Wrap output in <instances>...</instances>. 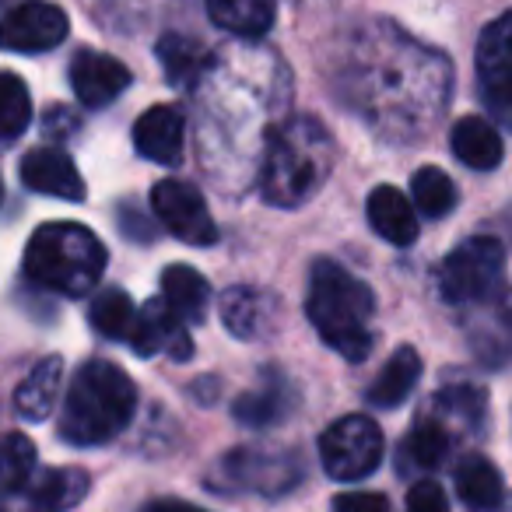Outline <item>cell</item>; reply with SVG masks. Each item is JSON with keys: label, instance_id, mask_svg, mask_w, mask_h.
I'll list each match as a JSON object with an SVG mask.
<instances>
[{"label": "cell", "instance_id": "6da1fadb", "mask_svg": "<svg viewBox=\"0 0 512 512\" xmlns=\"http://www.w3.org/2000/svg\"><path fill=\"white\" fill-rule=\"evenodd\" d=\"M334 169V141L313 116H292L267 134L260 193L271 207H302Z\"/></svg>", "mask_w": 512, "mask_h": 512}, {"label": "cell", "instance_id": "7a4b0ae2", "mask_svg": "<svg viewBox=\"0 0 512 512\" xmlns=\"http://www.w3.org/2000/svg\"><path fill=\"white\" fill-rule=\"evenodd\" d=\"M137 411V386L120 365L92 358L71 379L60 407V439L71 446H102L130 425Z\"/></svg>", "mask_w": 512, "mask_h": 512}, {"label": "cell", "instance_id": "3957f363", "mask_svg": "<svg viewBox=\"0 0 512 512\" xmlns=\"http://www.w3.org/2000/svg\"><path fill=\"white\" fill-rule=\"evenodd\" d=\"M372 313L376 299L365 281L334 260H316L309 271L306 316L327 348L348 362H365L372 351Z\"/></svg>", "mask_w": 512, "mask_h": 512}, {"label": "cell", "instance_id": "277c9868", "mask_svg": "<svg viewBox=\"0 0 512 512\" xmlns=\"http://www.w3.org/2000/svg\"><path fill=\"white\" fill-rule=\"evenodd\" d=\"M106 246L88 225L50 221L32 232L25 246V278L36 288L81 299L106 274Z\"/></svg>", "mask_w": 512, "mask_h": 512}, {"label": "cell", "instance_id": "5b68a950", "mask_svg": "<svg viewBox=\"0 0 512 512\" xmlns=\"http://www.w3.org/2000/svg\"><path fill=\"white\" fill-rule=\"evenodd\" d=\"M505 278V249L495 235H474L463 239L439 271L442 299L453 306L474 309L498 302Z\"/></svg>", "mask_w": 512, "mask_h": 512}, {"label": "cell", "instance_id": "8992f818", "mask_svg": "<svg viewBox=\"0 0 512 512\" xmlns=\"http://www.w3.org/2000/svg\"><path fill=\"white\" fill-rule=\"evenodd\" d=\"M302 474V456L288 446H239L218 460L214 467V488L225 491H249V495L278 498L299 488Z\"/></svg>", "mask_w": 512, "mask_h": 512}, {"label": "cell", "instance_id": "52a82bcc", "mask_svg": "<svg viewBox=\"0 0 512 512\" xmlns=\"http://www.w3.org/2000/svg\"><path fill=\"white\" fill-rule=\"evenodd\" d=\"M386 442L383 432L365 414H348L337 418L327 432L320 435V460L334 481H362L383 463Z\"/></svg>", "mask_w": 512, "mask_h": 512}, {"label": "cell", "instance_id": "ba28073f", "mask_svg": "<svg viewBox=\"0 0 512 512\" xmlns=\"http://www.w3.org/2000/svg\"><path fill=\"white\" fill-rule=\"evenodd\" d=\"M477 88L491 120L512 130V11L495 18L477 39Z\"/></svg>", "mask_w": 512, "mask_h": 512}, {"label": "cell", "instance_id": "9c48e42d", "mask_svg": "<svg viewBox=\"0 0 512 512\" xmlns=\"http://www.w3.org/2000/svg\"><path fill=\"white\" fill-rule=\"evenodd\" d=\"M151 207L169 235H176L186 246H214L218 242V225L207 211L204 197L183 179H162L151 190Z\"/></svg>", "mask_w": 512, "mask_h": 512}, {"label": "cell", "instance_id": "30bf717a", "mask_svg": "<svg viewBox=\"0 0 512 512\" xmlns=\"http://www.w3.org/2000/svg\"><path fill=\"white\" fill-rule=\"evenodd\" d=\"M71 32L67 15L57 4H43V0H29L18 4L8 15L0 18V50L8 53H50Z\"/></svg>", "mask_w": 512, "mask_h": 512}, {"label": "cell", "instance_id": "8fae6325", "mask_svg": "<svg viewBox=\"0 0 512 512\" xmlns=\"http://www.w3.org/2000/svg\"><path fill=\"white\" fill-rule=\"evenodd\" d=\"M88 495V474L78 467L32 470L25 484L0 495V512H67Z\"/></svg>", "mask_w": 512, "mask_h": 512}, {"label": "cell", "instance_id": "7c38bea8", "mask_svg": "<svg viewBox=\"0 0 512 512\" xmlns=\"http://www.w3.org/2000/svg\"><path fill=\"white\" fill-rule=\"evenodd\" d=\"M130 348L134 355L151 358V355H172L176 362H186L193 355V341L186 334V320L169 306L165 299H151L141 306L134 320V330H130Z\"/></svg>", "mask_w": 512, "mask_h": 512}, {"label": "cell", "instance_id": "4fadbf2b", "mask_svg": "<svg viewBox=\"0 0 512 512\" xmlns=\"http://www.w3.org/2000/svg\"><path fill=\"white\" fill-rule=\"evenodd\" d=\"M134 74L123 60L109 57L99 50H78L71 60V88L78 95L81 106L102 109L109 102H116L130 88Z\"/></svg>", "mask_w": 512, "mask_h": 512}, {"label": "cell", "instance_id": "5bb4252c", "mask_svg": "<svg viewBox=\"0 0 512 512\" xmlns=\"http://www.w3.org/2000/svg\"><path fill=\"white\" fill-rule=\"evenodd\" d=\"M221 323L239 341H264L281 320V302L271 292L253 285H235L221 295Z\"/></svg>", "mask_w": 512, "mask_h": 512}, {"label": "cell", "instance_id": "9a60e30c", "mask_svg": "<svg viewBox=\"0 0 512 512\" xmlns=\"http://www.w3.org/2000/svg\"><path fill=\"white\" fill-rule=\"evenodd\" d=\"M295 407H299V390H295V383L281 369L267 365L260 383L235 400L232 414H235V421H242V425H249V428H271V425H281L285 418H292Z\"/></svg>", "mask_w": 512, "mask_h": 512}, {"label": "cell", "instance_id": "2e32d148", "mask_svg": "<svg viewBox=\"0 0 512 512\" xmlns=\"http://www.w3.org/2000/svg\"><path fill=\"white\" fill-rule=\"evenodd\" d=\"M18 176H22V183L29 186L32 193L71 200V204L85 200V193H88L74 158L60 148H32L29 155L22 158V165H18Z\"/></svg>", "mask_w": 512, "mask_h": 512}, {"label": "cell", "instance_id": "e0dca14e", "mask_svg": "<svg viewBox=\"0 0 512 512\" xmlns=\"http://www.w3.org/2000/svg\"><path fill=\"white\" fill-rule=\"evenodd\" d=\"M134 148L141 158L176 169L186 151V116L179 106H151L134 123Z\"/></svg>", "mask_w": 512, "mask_h": 512}, {"label": "cell", "instance_id": "ac0fdd59", "mask_svg": "<svg viewBox=\"0 0 512 512\" xmlns=\"http://www.w3.org/2000/svg\"><path fill=\"white\" fill-rule=\"evenodd\" d=\"M365 214H369L372 232L390 242V246H411L418 239V214H414V204L397 186H376L369 193Z\"/></svg>", "mask_w": 512, "mask_h": 512}, {"label": "cell", "instance_id": "d6986e66", "mask_svg": "<svg viewBox=\"0 0 512 512\" xmlns=\"http://www.w3.org/2000/svg\"><path fill=\"white\" fill-rule=\"evenodd\" d=\"M155 53H158V64H162L165 78H169V85L183 88V92L197 88L200 81H204V74L214 67V53L207 50L204 43H197V39H190V36H179V32H165V36L158 39Z\"/></svg>", "mask_w": 512, "mask_h": 512}, {"label": "cell", "instance_id": "ffe728a7", "mask_svg": "<svg viewBox=\"0 0 512 512\" xmlns=\"http://www.w3.org/2000/svg\"><path fill=\"white\" fill-rule=\"evenodd\" d=\"M453 442L456 435L442 421H435L432 414H425L400 442V470H407V474H432L453 453Z\"/></svg>", "mask_w": 512, "mask_h": 512}, {"label": "cell", "instance_id": "44dd1931", "mask_svg": "<svg viewBox=\"0 0 512 512\" xmlns=\"http://www.w3.org/2000/svg\"><path fill=\"white\" fill-rule=\"evenodd\" d=\"M449 144H453V155L474 172H491L502 165V137H498L495 123L484 120V116L456 120Z\"/></svg>", "mask_w": 512, "mask_h": 512}, {"label": "cell", "instance_id": "7402d4cb", "mask_svg": "<svg viewBox=\"0 0 512 512\" xmlns=\"http://www.w3.org/2000/svg\"><path fill=\"white\" fill-rule=\"evenodd\" d=\"M418 379H421V355L414 348H397L390 358H386L379 376L369 383L365 397H369L372 407L390 411V407H400L407 397H411Z\"/></svg>", "mask_w": 512, "mask_h": 512}, {"label": "cell", "instance_id": "603a6c76", "mask_svg": "<svg viewBox=\"0 0 512 512\" xmlns=\"http://www.w3.org/2000/svg\"><path fill=\"white\" fill-rule=\"evenodd\" d=\"M207 15L239 39H264L278 18V0H207Z\"/></svg>", "mask_w": 512, "mask_h": 512}, {"label": "cell", "instance_id": "cb8c5ba5", "mask_svg": "<svg viewBox=\"0 0 512 512\" xmlns=\"http://www.w3.org/2000/svg\"><path fill=\"white\" fill-rule=\"evenodd\" d=\"M456 495L470 505L474 512H495L505 502L502 474L491 460L477 453H467L456 463Z\"/></svg>", "mask_w": 512, "mask_h": 512}, {"label": "cell", "instance_id": "d4e9b609", "mask_svg": "<svg viewBox=\"0 0 512 512\" xmlns=\"http://www.w3.org/2000/svg\"><path fill=\"white\" fill-rule=\"evenodd\" d=\"M60 379H64V358H43L15 390V411L25 421H46L60 397Z\"/></svg>", "mask_w": 512, "mask_h": 512}, {"label": "cell", "instance_id": "484cf974", "mask_svg": "<svg viewBox=\"0 0 512 512\" xmlns=\"http://www.w3.org/2000/svg\"><path fill=\"white\" fill-rule=\"evenodd\" d=\"M428 414L442 421L453 435H477L488 418V400L477 386H446L435 393Z\"/></svg>", "mask_w": 512, "mask_h": 512}, {"label": "cell", "instance_id": "4316f807", "mask_svg": "<svg viewBox=\"0 0 512 512\" xmlns=\"http://www.w3.org/2000/svg\"><path fill=\"white\" fill-rule=\"evenodd\" d=\"M162 299L186 323H200L207 313V302H211V288H207V278L200 271L186 264H172L162 271Z\"/></svg>", "mask_w": 512, "mask_h": 512}, {"label": "cell", "instance_id": "83f0119b", "mask_svg": "<svg viewBox=\"0 0 512 512\" xmlns=\"http://www.w3.org/2000/svg\"><path fill=\"white\" fill-rule=\"evenodd\" d=\"M474 309H481V320L470 327V348L484 365L498 369L512 358V316L495 302Z\"/></svg>", "mask_w": 512, "mask_h": 512}, {"label": "cell", "instance_id": "f1b7e54d", "mask_svg": "<svg viewBox=\"0 0 512 512\" xmlns=\"http://www.w3.org/2000/svg\"><path fill=\"white\" fill-rule=\"evenodd\" d=\"M134 320L137 309L123 288H102L92 299V306H88V323L106 341H127L130 330H134Z\"/></svg>", "mask_w": 512, "mask_h": 512}, {"label": "cell", "instance_id": "f546056e", "mask_svg": "<svg viewBox=\"0 0 512 512\" xmlns=\"http://www.w3.org/2000/svg\"><path fill=\"white\" fill-rule=\"evenodd\" d=\"M411 204L418 207L425 218H446V214L456 207L453 179H449L442 169H435V165L418 169L411 179Z\"/></svg>", "mask_w": 512, "mask_h": 512}, {"label": "cell", "instance_id": "4dcf8cb0", "mask_svg": "<svg viewBox=\"0 0 512 512\" xmlns=\"http://www.w3.org/2000/svg\"><path fill=\"white\" fill-rule=\"evenodd\" d=\"M32 123V95L18 74L0 71V141H15Z\"/></svg>", "mask_w": 512, "mask_h": 512}, {"label": "cell", "instance_id": "1f68e13d", "mask_svg": "<svg viewBox=\"0 0 512 512\" xmlns=\"http://www.w3.org/2000/svg\"><path fill=\"white\" fill-rule=\"evenodd\" d=\"M36 470V446L22 432L0 435V495L15 491Z\"/></svg>", "mask_w": 512, "mask_h": 512}, {"label": "cell", "instance_id": "d6a6232c", "mask_svg": "<svg viewBox=\"0 0 512 512\" xmlns=\"http://www.w3.org/2000/svg\"><path fill=\"white\" fill-rule=\"evenodd\" d=\"M404 512H449L446 491H442L435 481H428V477H421V481H414L411 491H407Z\"/></svg>", "mask_w": 512, "mask_h": 512}, {"label": "cell", "instance_id": "836d02e7", "mask_svg": "<svg viewBox=\"0 0 512 512\" xmlns=\"http://www.w3.org/2000/svg\"><path fill=\"white\" fill-rule=\"evenodd\" d=\"M330 512H390V502L379 491H348L334 498Z\"/></svg>", "mask_w": 512, "mask_h": 512}, {"label": "cell", "instance_id": "e575fe53", "mask_svg": "<svg viewBox=\"0 0 512 512\" xmlns=\"http://www.w3.org/2000/svg\"><path fill=\"white\" fill-rule=\"evenodd\" d=\"M120 225H123V232H127V239H141V242L155 239L148 218H144V214H134L130 207H120Z\"/></svg>", "mask_w": 512, "mask_h": 512}, {"label": "cell", "instance_id": "d590c367", "mask_svg": "<svg viewBox=\"0 0 512 512\" xmlns=\"http://www.w3.org/2000/svg\"><path fill=\"white\" fill-rule=\"evenodd\" d=\"M141 512H207V509L190 505V502H179V498H155V502H148Z\"/></svg>", "mask_w": 512, "mask_h": 512}]
</instances>
